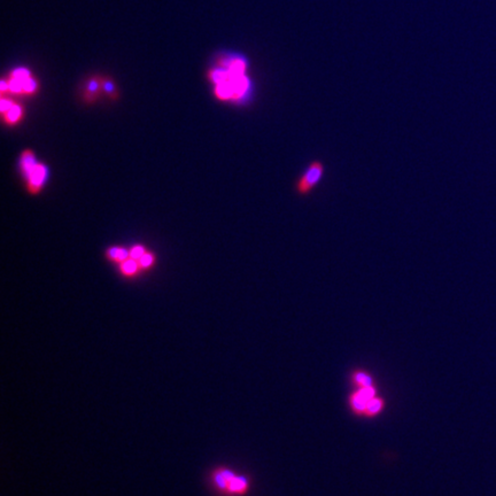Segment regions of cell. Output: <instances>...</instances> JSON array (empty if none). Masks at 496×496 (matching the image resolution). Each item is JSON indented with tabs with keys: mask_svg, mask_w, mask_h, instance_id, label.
I'll return each mask as SVG.
<instances>
[{
	"mask_svg": "<svg viewBox=\"0 0 496 496\" xmlns=\"http://www.w3.org/2000/svg\"><path fill=\"white\" fill-rule=\"evenodd\" d=\"M325 175V164L321 160L310 162L303 172L297 177L294 184V191L299 197H307L315 190Z\"/></svg>",
	"mask_w": 496,
	"mask_h": 496,
	"instance_id": "1",
	"label": "cell"
},
{
	"mask_svg": "<svg viewBox=\"0 0 496 496\" xmlns=\"http://www.w3.org/2000/svg\"><path fill=\"white\" fill-rule=\"evenodd\" d=\"M215 481L221 489L233 495L245 494L250 487V481L246 477L234 474L229 470H220L215 474Z\"/></svg>",
	"mask_w": 496,
	"mask_h": 496,
	"instance_id": "2",
	"label": "cell"
},
{
	"mask_svg": "<svg viewBox=\"0 0 496 496\" xmlns=\"http://www.w3.org/2000/svg\"><path fill=\"white\" fill-rule=\"evenodd\" d=\"M377 387L375 384L357 387V390L349 395V407L355 415L364 417V412L369 401L377 396Z\"/></svg>",
	"mask_w": 496,
	"mask_h": 496,
	"instance_id": "3",
	"label": "cell"
},
{
	"mask_svg": "<svg viewBox=\"0 0 496 496\" xmlns=\"http://www.w3.org/2000/svg\"><path fill=\"white\" fill-rule=\"evenodd\" d=\"M47 178V168L46 165L43 163H38L37 167L34 169L30 175H29L26 180L28 184V190L29 192L32 194L38 193L46 181Z\"/></svg>",
	"mask_w": 496,
	"mask_h": 496,
	"instance_id": "4",
	"label": "cell"
},
{
	"mask_svg": "<svg viewBox=\"0 0 496 496\" xmlns=\"http://www.w3.org/2000/svg\"><path fill=\"white\" fill-rule=\"evenodd\" d=\"M37 164H38V162H37L36 155L31 150H26L22 154H21L20 168L26 178L32 171H34V169L37 167Z\"/></svg>",
	"mask_w": 496,
	"mask_h": 496,
	"instance_id": "5",
	"label": "cell"
},
{
	"mask_svg": "<svg viewBox=\"0 0 496 496\" xmlns=\"http://www.w3.org/2000/svg\"><path fill=\"white\" fill-rule=\"evenodd\" d=\"M106 258L109 260V261L116 262V263H122L130 258V250H127L124 247H109L106 252Z\"/></svg>",
	"mask_w": 496,
	"mask_h": 496,
	"instance_id": "6",
	"label": "cell"
},
{
	"mask_svg": "<svg viewBox=\"0 0 496 496\" xmlns=\"http://www.w3.org/2000/svg\"><path fill=\"white\" fill-rule=\"evenodd\" d=\"M384 408H385V400L380 398V396H376V398L370 400L369 403H367L364 417H367V418L376 417L384 410Z\"/></svg>",
	"mask_w": 496,
	"mask_h": 496,
	"instance_id": "7",
	"label": "cell"
},
{
	"mask_svg": "<svg viewBox=\"0 0 496 496\" xmlns=\"http://www.w3.org/2000/svg\"><path fill=\"white\" fill-rule=\"evenodd\" d=\"M140 270H142V268L139 266V262L135 259L129 258L124 262L119 263V271H121L122 275L127 277H132L137 275L139 274Z\"/></svg>",
	"mask_w": 496,
	"mask_h": 496,
	"instance_id": "8",
	"label": "cell"
},
{
	"mask_svg": "<svg viewBox=\"0 0 496 496\" xmlns=\"http://www.w3.org/2000/svg\"><path fill=\"white\" fill-rule=\"evenodd\" d=\"M23 115V109L22 107L18 103H13V106L8 109L5 114H4V118H5V122L8 126H15L21 118H22Z\"/></svg>",
	"mask_w": 496,
	"mask_h": 496,
	"instance_id": "9",
	"label": "cell"
},
{
	"mask_svg": "<svg viewBox=\"0 0 496 496\" xmlns=\"http://www.w3.org/2000/svg\"><path fill=\"white\" fill-rule=\"evenodd\" d=\"M351 382H353V384L356 387H363L374 384V380H372L371 376L367 374V372L362 370H356L353 375H351Z\"/></svg>",
	"mask_w": 496,
	"mask_h": 496,
	"instance_id": "10",
	"label": "cell"
},
{
	"mask_svg": "<svg viewBox=\"0 0 496 496\" xmlns=\"http://www.w3.org/2000/svg\"><path fill=\"white\" fill-rule=\"evenodd\" d=\"M139 266L142 268V270H146V269H150L153 264L155 262V256L151 252H146L142 258L138 260Z\"/></svg>",
	"mask_w": 496,
	"mask_h": 496,
	"instance_id": "11",
	"label": "cell"
},
{
	"mask_svg": "<svg viewBox=\"0 0 496 496\" xmlns=\"http://www.w3.org/2000/svg\"><path fill=\"white\" fill-rule=\"evenodd\" d=\"M146 252H147L146 248H145L143 245H135L130 248V258L137 260L138 261V260L146 253Z\"/></svg>",
	"mask_w": 496,
	"mask_h": 496,
	"instance_id": "12",
	"label": "cell"
},
{
	"mask_svg": "<svg viewBox=\"0 0 496 496\" xmlns=\"http://www.w3.org/2000/svg\"><path fill=\"white\" fill-rule=\"evenodd\" d=\"M36 89H37L36 82L34 80H31L30 77L27 78V80L23 82V92L32 93V92H35Z\"/></svg>",
	"mask_w": 496,
	"mask_h": 496,
	"instance_id": "13",
	"label": "cell"
},
{
	"mask_svg": "<svg viewBox=\"0 0 496 496\" xmlns=\"http://www.w3.org/2000/svg\"><path fill=\"white\" fill-rule=\"evenodd\" d=\"M13 103L14 102H12L11 100H7V99H3L2 100V111H3V114H5L6 111L11 108L12 106H13Z\"/></svg>",
	"mask_w": 496,
	"mask_h": 496,
	"instance_id": "14",
	"label": "cell"
}]
</instances>
